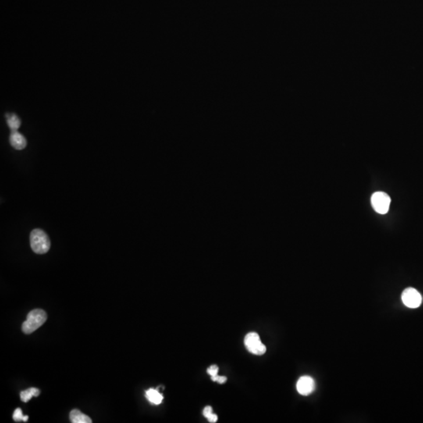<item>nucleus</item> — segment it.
<instances>
[{
    "mask_svg": "<svg viewBox=\"0 0 423 423\" xmlns=\"http://www.w3.org/2000/svg\"><path fill=\"white\" fill-rule=\"evenodd\" d=\"M47 314L41 309H36L29 313L27 319L22 325V331L24 333L31 334L37 330L39 328L46 322Z\"/></svg>",
    "mask_w": 423,
    "mask_h": 423,
    "instance_id": "obj_1",
    "label": "nucleus"
},
{
    "mask_svg": "<svg viewBox=\"0 0 423 423\" xmlns=\"http://www.w3.org/2000/svg\"><path fill=\"white\" fill-rule=\"evenodd\" d=\"M30 245L34 253L45 254L50 250L51 241L48 235L43 230L35 229L31 232Z\"/></svg>",
    "mask_w": 423,
    "mask_h": 423,
    "instance_id": "obj_2",
    "label": "nucleus"
},
{
    "mask_svg": "<svg viewBox=\"0 0 423 423\" xmlns=\"http://www.w3.org/2000/svg\"><path fill=\"white\" fill-rule=\"evenodd\" d=\"M371 204L373 208L379 214H387L390 204V197L385 192H375L371 196Z\"/></svg>",
    "mask_w": 423,
    "mask_h": 423,
    "instance_id": "obj_3",
    "label": "nucleus"
},
{
    "mask_svg": "<svg viewBox=\"0 0 423 423\" xmlns=\"http://www.w3.org/2000/svg\"><path fill=\"white\" fill-rule=\"evenodd\" d=\"M245 345L250 353L256 355H263L266 353L267 348L260 341V336L256 332H250L245 338Z\"/></svg>",
    "mask_w": 423,
    "mask_h": 423,
    "instance_id": "obj_4",
    "label": "nucleus"
},
{
    "mask_svg": "<svg viewBox=\"0 0 423 423\" xmlns=\"http://www.w3.org/2000/svg\"><path fill=\"white\" fill-rule=\"evenodd\" d=\"M401 299L403 304L408 308H418L422 301L421 294L413 288H407L403 291Z\"/></svg>",
    "mask_w": 423,
    "mask_h": 423,
    "instance_id": "obj_5",
    "label": "nucleus"
},
{
    "mask_svg": "<svg viewBox=\"0 0 423 423\" xmlns=\"http://www.w3.org/2000/svg\"><path fill=\"white\" fill-rule=\"evenodd\" d=\"M296 388L300 394L307 396L314 390L315 382L310 376H303L298 380Z\"/></svg>",
    "mask_w": 423,
    "mask_h": 423,
    "instance_id": "obj_6",
    "label": "nucleus"
},
{
    "mask_svg": "<svg viewBox=\"0 0 423 423\" xmlns=\"http://www.w3.org/2000/svg\"><path fill=\"white\" fill-rule=\"evenodd\" d=\"M10 143L11 146L17 150H22L27 145V140L25 138V136L20 133H18L17 130L11 131Z\"/></svg>",
    "mask_w": 423,
    "mask_h": 423,
    "instance_id": "obj_7",
    "label": "nucleus"
},
{
    "mask_svg": "<svg viewBox=\"0 0 423 423\" xmlns=\"http://www.w3.org/2000/svg\"><path fill=\"white\" fill-rule=\"evenodd\" d=\"M70 420L72 423H92L88 415L81 412L78 409H74L70 412Z\"/></svg>",
    "mask_w": 423,
    "mask_h": 423,
    "instance_id": "obj_8",
    "label": "nucleus"
},
{
    "mask_svg": "<svg viewBox=\"0 0 423 423\" xmlns=\"http://www.w3.org/2000/svg\"><path fill=\"white\" fill-rule=\"evenodd\" d=\"M146 397L153 404L158 405L162 402L163 396L157 389H150L146 391Z\"/></svg>",
    "mask_w": 423,
    "mask_h": 423,
    "instance_id": "obj_9",
    "label": "nucleus"
},
{
    "mask_svg": "<svg viewBox=\"0 0 423 423\" xmlns=\"http://www.w3.org/2000/svg\"><path fill=\"white\" fill-rule=\"evenodd\" d=\"M40 389L37 388H29L26 390L22 391L21 393V399L23 402H28L33 397V396H38L40 395Z\"/></svg>",
    "mask_w": 423,
    "mask_h": 423,
    "instance_id": "obj_10",
    "label": "nucleus"
},
{
    "mask_svg": "<svg viewBox=\"0 0 423 423\" xmlns=\"http://www.w3.org/2000/svg\"><path fill=\"white\" fill-rule=\"evenodd\" d=\"M8 126L11 131L17 130L21 126V120L16 115H7Z\"/></svg>",
    "mask_w": 423,
    "mask_h": 423,
    "instance_id": "obj_11",
    "label": "nucleus"
},
{
    "mask_svg": "<svg viewBox=\"0 0 423 423\" xmlns=\"http://www.w3.org/2000/svg\"><path fill=\"white\" fill-rule=\"evenodd\" d=\"M13 419L15 420V421H26H26L29 420V416L24 415L22 409L17 408L16 410H15V412H14Z\"/></svg>",
    "mask_w": 423,
    "mask_h": 423,
    "instance_id": "obj_12",
    "label": "nucleus"
},
{
    "mask_svg": "<svg viewBox=\"0 0 423 423\" xmlns=\"http://www.w3.org/2000/svg\"><path fill=\"white\" fill-rule=\"evenodd\" d=\"M218 371H219V368L217 365H212L207 370V372L210 376H215L218 374Z\"/></svg>",
    "mask_w": 423,
    "mask_h": 423,
    "instance_id": "obj_13",
    "label": "nucleus"
},
{
    "mask_svg": "<svg viewBox=\"0 0 423 423\" xmlns=\"http://www.w3.org/2000/svg\"><path fill=\"white\" fill-rule=\"evenodd\" d=\"M212 380L214 381V382H219V383L223 384L225 383L227 381V378L225 376H220V375H217L215 376H211Z\"/></svg>",
    "mask_w": 423,
    "mask_h": 423,
    "instance_id": "obj_14",
    "label": "nucleus"
},
{
    "mask_svg": "<svg viewBox=\"0 0 423 423\" xmlns=\"http://www.w3.org/2000/svg\"><path fill=\"white\" fill-rule=\"evenodd\" d=\"M212 414H213V408H212V407L207 406V407H204V410H203V414H204V417H206L208 418Z\"/></svg>",
    "mask_w": 423,
    "mask_h": 423,
    "instance_id": "obj_15",
    "label": "nucleus"
},
{
    "mask_svg": "<svg viewBox=\"0 0 423 423\" xmlns=\"http://www.w3.org/2000/svg\"><path fill=\"white\" fill-rule=\"evenodd\" d=\"M208 420L209 422L215 423L217 422V420H218V417H217V414H214V413H213V414H212L211 415L208 417Z\"/></svg>",
    "mask_w": 423,
    "mask_h": 423,
    "instance_id": "obj_16",
    "label": "nucleus"
}]
</instances>
